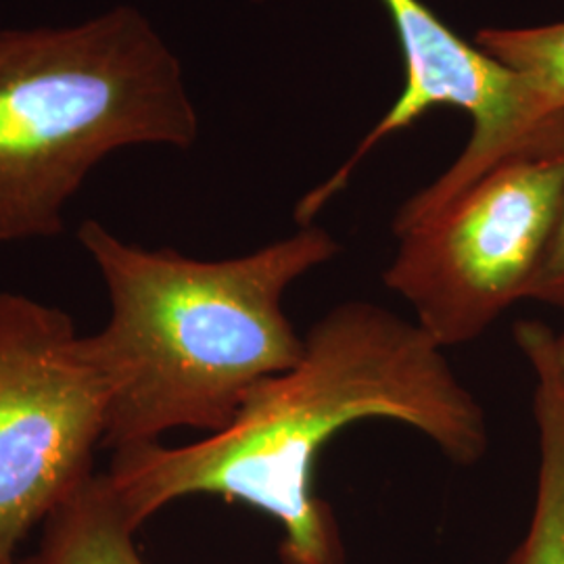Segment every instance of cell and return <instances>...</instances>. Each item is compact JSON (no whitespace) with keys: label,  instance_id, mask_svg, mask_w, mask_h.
<instances>
[{"label":"cell","instance_id":"obj_1","mask_svg":"<svg viewBox=\"0 0 564 564\" xmlns=\"http://www.w3.org/2000/svg\"><path fill=\"white\" fill-rule=\"evenodd\" d=\"M370 421L410 426L460 466L489 449L484 405L445 349L379 303L345 302L310 326L300 362L258 384L226 429L178 447H123L105 475L134 529L165 506L214 496L279 524L281 564H347L314 470L339 433Z\"/></svg>","mask_w":564,"mask_h":564},{"label":"cell","instance_id":"obj_2","mask_svg":"<svg viewBox=\"0 0 564 564\" xmlns=\"http://www.w3.org/2000/svg\"><path fill=\"white\" fill-rule=\"evenodd\" d=\"M78 241L109 295V321L86 339L109 387L111 452L232 423L258 384L302 358L286 291L341 251L316 224L216 262L121 241L97 220L82 224Z\"/></svg>","mask_w":564,"mask_h":564},{"label":"cell","instance_id":"obj_3","mask_svg":"<svg viewBox=\"0 0 564 564\" xmlns=\"http://www.w3.org/2000/svg\"><path fill=\"white\" fill-rule=\"evenodd\" d=\"M197 137L181 59L137 7L0 30V242L57 237L82 184L121 149Z\"/></svg>","mask_w":564,"mask_h":564},{"label":"cell","instance_id":"obj_4","mask_svg":"<svg viewBox=\"0 0 564 564\" xmlns=\"http://www.w3.org/2000/svg\"><path fill=\"white\" fill-rule=\"evenodd\" d=\"M564 207V153L505 163L398 235L384 286L442 349L477 341L527 302Z\"/></svg>","mask_w":564,"mask_h":564},{"label":"cell","instance_id":"obj_5","mask_svg":"<svg viewBox=\"0 0 564 564\" xmlns=\"http://www.w3.org/2000/svg\"><path fill=\"white\" fill-rule=\"evenodd\" d=\"M109 387L59 307L0 291V564L95 475Z\"/></svg>","mask_w":564,"mask_h":564},{"label":"cell","instance_id":"obj_6","mask_svg":"<svg viewBox=\"0 0 564 564\" xmlns=\"http://www.w3.org/2000/svg\"><path fill=\"white\" fill-rule=\"evenodd\" d=\"M381 2L402 46L405 88L341 170L297 203L300 226L312 224L379 142L435 107L464 111L473 121L470 139L447 170L403 203L393 220L395 237L435 218L505 163L564 153V113L552 111L524 76L460 39L423 0Z\"/></svg>","mask_w":564,"mask_h":564},{"label":"cell","instance_id":"obj_7","mask_svg":"<svg viewBox=\"0 0 564 564\" xmlns=\"http://www.w3.org/2000/svg\"><path fill=\"white\" fill-rule=\"evenodd\" d=\"M514 343L533 372L538 481L529 527L502 564H564V387L529 321L514 324Z\"/></svg>","mask_w":564,"mask_h":564},{"label":"cell","instance_id":"obj_8","mask_svg":"<svg viewBox=\"0 0 564 564\" xmlns=\"http://www.w3.org/2000/svg\"><path fill=\"white\" fill-rule=\"evenodd\" d=\"M137 531L107 475L95 473L42 523L36 552L20 564H147Z\"/></svg>","mask_w":564,"mask_h":564},{"label":"cell","instance_id":"obj_9","mask_svg":"<svg viewBox=\"0 0 564 564\" xmlns=\"http://www.w3.org/2000/svg\"><path fill=\"white\" fill-rule=\"evenodd\" d=\"M477 46L524 76L552 111L564 113V21L517 30L487 28L477 34Z\"/></svg>","mask_w":564,"mask_h":564},{"label":"cell","instance_id":"obj_10","mask_svg":"<svg viewBox=\"0 0 564 564\" xmlns=\"http://www.w3.org/2000/svg\"><path fill=\"white\" fill-rule=\"evenodd\" d=\"M527 302L544 303L564 312V207Z\"/></svg>","mask_w":564,"mask_h":564},{"label":"cell","instance_id":"obj_11","mask_svg":"<svg viewBox=\"0 0 564 564\" xmlns=\"http://www.w3.org/2000/svg\"><path fill=\"white\" fill-rule=\"evenodd\" d=\"M529 324H531V330L540 343V347H542L547 362L552 366L554 375L558 377V381L564 387V330L554 333L550 326H545L540 321H529Z\"/></svg>","mask_w":564,"mask_h":564}]
</instances>
